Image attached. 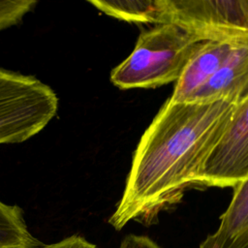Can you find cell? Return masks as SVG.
Returning <instances> with one entry per match:
<instances>
[{"instance_id":"cell-2","label":"cell","mask_w":248,"mask_h":248,"mask_svg":"<svg viewBox=\"0 0 248 248\" xmlns=\"http://www.w3.org/2000/svg\"><path fill=\"white\" fill-rule=\"evenodd\" d=\"M202 42L173 23L154 25L140 33L134 50L111 71L110 81L120 89L176 81Z\"/></svg>"},{"instance_id":"cell-11","label":"cell","mask_w":248,"mask_h":248,"mask_svg":"<svg viewBox=\"0 0 248 248\" xmlns=\"http://www.w3.org/2000/svg\"><path fill=\"white\" fill-rule=\"evenodd\" d=\"M36 5L34 0L0 1V30L17 24Z\"/></svg>"},{"instance_id":"cell-5","label":"cell","mask_w":248,"mask_h":248,"mask_svg":"<svg viewBox=\"0 0 248 248\" xmlns=\"http://www.w3.org/2000/svg\"><path fill=\"white\" fill-rule=\"evenodd\" d=\"M248 178V97L237 105L233 116L209 157L200 186L232 187Z\"/></svg>"},{"instance_id":"cell-3","label":"cell","mask_w":248,"mask_h":248,"mask_svg":"<svg viewBox=\"0 0 248 248\" xmlns=\"http://www.w3.org/2000/svg\"><path fill=\"white\" fill-rule=\"evenodd\" d=\"M54 90L33 76L0 68V144L25 141L56 115Z\"/></svg>"},{"instance_id":"cell-7","label":"cell","mask_w":248,"mask_h":248,"mask_svg":"<svg viewBox=\"0 0 248 248\" xmlns=\"http://www.w3.org/2000/svg\"><path fill=\"white\" fill-rule=\"evenodd\" d=\"M233 46L235 44L230 42H202L176 80L169 101L171 103L189 102L221 67Z\"/></svg>"},{"instance_id":"cell-10","label":"cell","mask_w":248,"mask_h":248,"mask_svg":"<svg viewBox=\"0 0 248 248\" xmlns=\"http://www.w3.org/2000/svg\"><path fill=\"white\" fill-rule=\"evenodd\" d=\"M42 243L32 235L22 209L0 201V248H37Z\"/></svg>"},{"instance_id":"cell-12","label":"cell","mask_w":248,"mask_h":248,"mask_svg":"<svg viewBox=\"0 0 248 248\" xmlns=\"http://www.w3.org/2000/svg\"><path fill=\"white\" fill-rule=\"evenodd\" d=\"M37 248H97L95 244L87 241L80 235H72L58 242L40 245Z\"/></svg>"},{"instance_id":"cell-1","label":"cell","mask_w":248,"mask_h":248,"mask_svg":"<svg viewBox=\"0 0 248 248\" xmlns=\"http://www.w3.org/2000/svg\"><path fill=\"white\" fill-rule=\"evenodd\" d=\"M237 105L168 99L140 138L122 198L108 223L117 231L133 220L150 224L187 190L200 186L204 164Z\"/></svg>"},{"instance_id":"cell-4","label":"cell","mask_w":248,"mask_h":248,"mask_svg":"<svg viewBox=\"0 0 248 248\" xmlns=\"http://www.w3.org/2000/svg\"><path fill=\"white\" fill-rule=\"evenodd\" d=\"M166 23L202 41L248 44V0H166Z\"/></svg>"},{"instance_id":"cell-9","label":"cell","mask_w":248,"mask_h":248,"mask_svg":"<svg viewBox=\"0 0 248 248\" xmlns=\"http://www.w3.org/2000/svg\"><path fill=\"white\" fill-rule=\"evenodd\" d=\"M106 15L132 23L164 24L166 0H89Z\"/></svg>"},{"instance_id":"cell-6","label":"cell","mask_w":248,"mask_h":248,"mask_svg":"<svg viewBox=\"0 0 248 248\" xmlns=\"http://www.w3.org/2000/svg\"><path fill=\"white\" fill-rule=\"evenodd\" d=\"M248 97V44L232 46L221 67L189 102L227 101L240 104Z\"/></svg>"},{"instance_id":"cell-8","label":"cell","mask_w":248,"mask_h":248,"mask_svg":"<svg viewBox=\"0 0 248 248\" xmlns=\"http://www.w3.org/2000/svg\"><path fill=\"white\" fill-rule=\"evenodd\" d=\"M199 248H248V178L233 188L232 201L220 216L217 231Z\"/></svg>"},{"instance_id":"cell-13","label":"cell","mask_w":248,"mask_h":248,"mask_svg":"<svg viewBox=\"0 0 248 248\" xmlns=\"http://www.w3.org/2000/svg\"><path fill=\"white\" fill-rule=\"evenodd\" d=\"M119 248H160V247L147 236L129 234L124 237Z\"/></svg>"}]
</instances>
